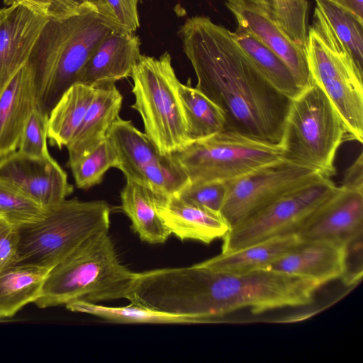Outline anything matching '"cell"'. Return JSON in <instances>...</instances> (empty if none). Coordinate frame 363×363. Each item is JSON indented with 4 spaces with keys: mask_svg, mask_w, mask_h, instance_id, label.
<instances>
[{
    "mask_svg": "<svg viewBox=\"0 0 363 363\" xmlns=\"http://www.w3.org/2000/svg\"><path fill=\"white\" fill-rule=\"evenodd\" d=\"M45 211L46 208L0 179V218L20 227L40 219Z\"/></svg>",
    "mask_w": 363,
    "mask_h": 363,
    "instance_id": "obj_30",
    "label": "cell"
},
{
    "mask_svg": "<svg viewBox=\"0 0 363 363\" xmlns=\"http://www.w3.org/2000/svg\"><path fill=\"white\" fill-rule=\"evenodd\" d=\"M113 28L92 4L60 18H49L27 62L38 108L49 113L78 78L100 42Z\"/></svg>",
    "mask_w": 363,
    "mask_h": 363,
    "instance_id": "obj_2",
    "label": "cell"
},
{
    "mask_svg": "<svg viewBox=\"0 0 363 363\" xmlns=\"http://www.w3.org/2000/svg\"><path fill=\"white\" fill-rule=\"evenodd\" d=\"M267 269L307 279L320 286L342 277L344 247L324 241L301 242Z\"/></svg>",
    "mask_w": 363,
    "mask_h": 363,
    "instance_id": "obj_18",
    "label": "cell"
},
{
    "mask_svg": "<svg viewBox=\"0 0 363 363\" xmlns=\"http://www.w3.org/2000/svg\"><path fill=\"white\" fill-rule=\"evenodd\" d=\"M228 3L240 6H255L272 14V0H228Z\"/></svg>",
    "mask_w": 363,
    "mask_h": 363,
    "instance_id": "obj_40",
    "label": "cell"
},
{
    "mask_svg": "<svg viewBox=\"0 0 363 363\" xmlns=\"http://www.w3.org/2000/svg\"><path fill=\"white\" fill-rule=\"evenodd\" d=\"M67 309L94 315L106 321L128 324H200L197 317L168 313L130 303L124 306H106L96 303L75 301L65 305Z\"/></svg>",
    "mask_w": 363,
    "mask_h": 363,
    "instance_id": "obj_25",
    "label": "cell"
},
{
    "mask_svg": "<svg viewBox=\"0 0 363 363\" xmlns=\"http://www.w3.org/2000/svg\"><path fill=\"white\" fill-rule=\"evenodd\" d=\"M323 174L310 166L281 157L226 182L220 213L230 227L284 194Z\"/></svg>",
    "mask_w": 363,
    "mask_h": 363,
    "instance_id": "obj_10",
    "label": "cell"
},
{
    "mask_svg": "<svg viewBox=\"0 0 363 363\" xmlns=\"http://www.w3.org/2000/svg\"><path fill=\"white\" fill-rule=\"evenodd\" d=\"M7 6L22 4L48 18H60L73 15L91 0H4Z\"/></svg>",
    "mask_w": 363,
    "mask_h": 363,
    "instance_id": "obj_35",
    "label": "cell"
},
{
    "mask_svg": "<svg viewBox=\"0 0 363 363\" xmlns=\"http://www.w3.org/2000/svg\"><path fill=\"white\" fill-rule=\"evenodd\" d=\"M135 102L145 134L162 155H171L191 142L179 95L180 82L165 52L159 58L141 55L130 76Z\"/></svg>",
    "mask_w": 363,
    "mask_h": 363,
    "instance_id": "obj_5",
    "label": "cell"
},
{
    "mask_svg": "<svg viewBox=\"0 0 363 363\" xmlns=\"http://www.w3.org/2000/svg\"><path fill=\"white\" fill-rule=\"evenodd\" d=\"M179 33L196 87L221 109L226 130L280 145L291 99L260 73L232 32L194 16Z\"/></svg>",
    "mask_w": 363,
    "mask_h": 363,
    "instance_id": "obj_1",
    "label": "cell"
},
{
    "mask_svg": "<svg viewBox=\"0 0 363 363\" xmlns=\"http://www.w3.org/2000/svg\"><path fill=\"white\" fill-rule=\"evenodd\" d=\"M139 0H91L99 14L113 30L134 33L140 26Z\"/></svg>",
    "mask_w": 363,
    "mask_h": 363,
    "instance_id": "obj_32",
    "label": "cell"
},
{
    "mask_svg": "<svg viewBox=\"0 0 363 363\" xmlns=\"http://www.w3.org/2000/svg\"><path fill=\"white\" fill-rule=\"evenodd\" d=\"M116 150L119 169L126 179L146 185L169 155L160 154L147 135L130 121L118 117L108 133Z\"/></svg>",
    "mask_w": 363,
    "mask_h": 363,
    "instance_id": "obj_19",
    "label": "cell"
},
{
    "mask_svg": "<svg viewBox=\"0 0 363 363\" xmlns=\"http://www.w3.org/2000/svg\"><path fill=\"white\" fill-rule=\"evenodd\" d=\"M0 179L44 208L62 201L74 191L67 173L50 155L34 157L15 151L1 159Z\"/></svg>",
    "mask_w": 363,
    "mask_h": 363,
    "instance_id": "obj_11",
    "label": "cell"
},
{
    "mask_svg": "<svg viewBox=\"0 0 363 363\" xmlns=\"http://www.w3.org/2000/svg\"><path fill=\"white\" fill-rule=\"evenodd\" d=\"M306 51L313 83L320 87L342 118L348 139L363 142V74L328 22L315 8Z\"/></svg>",
    "mask_w": 363,
    "mask_h": 363,
    "instance_id": "obj_6",
    "label": "cell"
},
{
    "mask_svg": "<svg viewBox=\"0 0 363 363\" xmlns=\"http://www.w3.org/2000/svg\"><path fill=\"white\" fill-rule=\"evenodd\" d=\"M123 96L115 84L96 87L95 94L74 136L67 146L73 161L95 148L104 140L119 117Z\"/></svg>",
    "mask_w": 363,
    "mask_h": 363,
    "instance_id": "obj_20",
    "label": "cell"
},
{
    "mask_svg": "<svg viewBox=\"0 0 363 363\" xmlns=\"http://www.w3.org/2000/svg\"><path fill=\"white\" fill-rule=\"evenodd\" d=\"M134 33L113 30L97 45L77 83L97 87L130 77L141 54Z\"/></svg>",
    "mask_w": 363,
    "mask_h": 363,
    "instance_id": "obj_15",
    "label": "cell"
},
{
    "mask_svg": "<svg viewBox=\"0 0 363 363\" xmlns=\"http://www.w3.org/2000/svg\"><path fill=\"white\" fill-rule=\"evenodd\" d=\"M226 182L189 183L177 194L212 211L220 213L226 195Z\"/></svg>",
    "mask_w": 363,
    "mask_h": 363,
    "instance_id": "obj_34",
    "label": "cell"
},
{
    "mask_svg": "<svg viewBox=\"0 0 363 363\" xmlns=\"http://www.w3.org/2000/svg\"><path fill=\"white\" fill-rule=\"evenodd\" d=\"M337 4L363 21V0H333Z\"/></svg>",
    "mask_w": 363,
    "mask_h": 363,
    "instance_id": "obj_39",
    "label": "cell"
},
{
    "mask_svg": "<svg viewBox=\"0 0 363 363\" xmlns=\"http://www.w3.org/2000/svg\"><path fill=\"white\" fill-rule=\"evenodd\" d=\"M48 20L22 4L0 9V90L27 63Z\"/></svg>",
    "mask_w": 363,
    "mask_h": 363,
    "instance_id": "obj_13",
    "label": "cell"
},
{
    "mask_svg": "<svg viewBox=\"0 0 363 363\" xmlns=\"http://www.w3.org/2000/svg\"><path fill=\"white\" fill-rule=\"evenodd\" d=\"M346 139L342 118L315 84L291 99L280 143L283 157L331 178L336 174L337 150Z\"/></svg>",
    "mask_w": 363,
    "mask_h": 363,
    "instance_id": "obj_7",
    "label": "cell"
},
{
    "mask_svg": "<svg viewBox=\"0 0 363 363\" xmlns=\"http://www.w3.org/2000/svg\"><path fill=\"white\" fill-rule=\"evenodd\" d=\"M301 242L297 234L277 236L234 251L221 252L201 264L214 270L233 273L267 269Z\"/></svg>",
    "mask_w": 363,
    "mask_h": 363,
    "instance_id": "obj_21",
    "label": "cell"
},
{
    "mask_svg": "<svg viewBox=\"0 0 363 363\" xmlns=\"http://www.w3.org/2000/svg\"><path fill=\"white\" fill-rule=\"evenodd\" d=\"M110 205L76 198L46 208L39 220L18 227V261L52 268L91 236L108 230Z\"/></svg>",
    "mask_w": 363,
    "mask_h": 363,
    "instance_id": "obj_4",
    "label": "cell"
},
{
    "mask_svg": "<svg viewBox=\"0 0 363 363\" xmlns=\"http://www.w3.org/2000/svg\"><path fill=\"white\" fill-rule=\"evenodd\" d=\"M96 87L72 84L48 115V138L52 145L67 147L78 130L95 94Z\"/></svg>",
    "mask_w": 363,
    "mask_h": 363,
    "instance_id": "obj_24",
    "label": "cell"
},
{
    "mask_svg": "<svg viewBox=\"0 0 363 363\" xmlns=\"http://www.w3.org/2000/svg\"><path fill=\"white\" fill-rule=\"evenodd\" d=\"M157 211L170 233L181 240L209 244L223 238L230 228L220 213L186 200L177 194L157 195Z\"/></svg>",
    "mask_w": 363,
    "mask_h": 363,
    "instance_id": "obj_16",
    "label": "cell"
},
{
    "mask_svg": "<svg viewBox=\"0 0 363 363\" xmlns=\"http://www.w3.org/2000/svg\"><path fill=\"white\" fill-rule=\"evenodd\" d=\"M340 186L363 193L362 152L359 153V156L346 169Z\"/></svg>",
    "mask_w": 363,
    "mask_h": 363,
    "instance_id": "obj_38",
    "label": "cell"
},
{
    "mask_svg": "<svg viewBox=\"0 0 363 363\" xmlns=\"http://www.w3.org/2000/svg\"><path fill=\"white\" fill-rule=\"evenodd\" d=\"M135 275L120 261L108 230L99 232L51 269L34 303L45 308L127 299Z\"/></svg>",
    "mask_w": 363,
    "mask_h": 363,
    "instance_id": "obj_3",
    "label": "cell"
},
{
    "mask_svg": "<svg viewBox=\"0 0 363 363\" xmlns=\"http://www.w3.org/2000/svg\"><path fill=\"white\" fill-rule=\"evenodd\" d=\"M336 189L330 177L320 175L284 194L231 227L223 238L221 252L277 236L297 234Z\"/></svg>",
    "mask_w": 363,
    "mask_h": 363,
    "instance_id": "obj_9",
    "label": "cell"
},
{
    "mask_svg": "<svg viewBox=\"0 0 363 363\" xmlns=\"http://www.w3.org/2000/svg\"><path fill=\"white\" fill-rule=\"evenodd\" d=\"M48 115L38 107L30 114L22 133L18 151L26 155L43 157L49 155L48 138Z\"/></svg>",
    "mask_w": 363,
    "mask_h": 363,
    "instance_id": "obj_33",
    "label": "cell"
},
{
    "mask_svg": "<svg viewBox=\"0 0 363 363\" xmlns=\"http://www.w3.org/2000/svg\"><path fill=\"white\" fill-rule=\"evenodd\" d=\"M238 25L257 37L288 66L302 91L312 86L306 48L297 45L280 28L272 13L255 6L226 4Z\"/></svg>",
    "mask_w": 363,
    "mask_h": 363,
    "instance_id": "obj_14",
    "label": "cell"
},
{
    "mask_svg": "<svg viewBox=\"0 0 363 363\" xmlns=\"http://www.w3.org/2000/svg\"><path fill=\"white\" fill-rule=\"evenodd\" d=\"M232 35L260 73L278 91L290 99L301 92L288 66L264 43L239 25Z\"/></svg>",
    "mask_w": 363,
    "mask_h": 363,
    "instance_id": "obj_26",
    "label": "cell"
},
{
    "mask_svg": "<svg viewBox=\"0 0 363 363\" xmlns=\"http://www.w3.org/2000/svg\"><path fill=\"white\" fill-rule=\"evenodd\" d=\"M76 186L88 189L100 184L110 168H118L115 147L106 136L95 148L77 159L68 162Z\"/></svg>",
    "mask_w": 363,
    "mask_h": 363,
    "instance_id": "obj_29",
    "label": "cell"
},
{
    "mask_svg": "<svg viewBox=\"0 0 363 363\" xmlns=\"http://www.w3.org/2000/svg\"><path fill=\"white\" fill-rule=\"evenodd\" d=\"M52 268L16 262L0 272V319L13 316L40 296Z\"/></svg>",
    "mask_w": 363,
    "mask_h": 363,
    "instance_id": "obj_22",
    "label": "cell"
},
{
    "mask_svg": "<svg viewBox=\"0 0 363 363\" xmlns=\"http://www.w3.org/2000/svg\"><path fill=\"white\" fill-rule=\"evenodd\" d=\"M37 107L33 76L26 64L0 90V159L16 151L26 122Z\"/></svg>",
    "mask_w": 363,
    "mask_h": 363,
    "instance_id": "obj_17",
    "label": "cell"
},
{
    "mask_svg": "<svg viewBox=\"0 0 363 363\" xmlns=\"http://www.w3.org/2000/svg\"><path fill=\"white\" fill-rule=\"evenodd\" d=\"M190 183L228 182L283 157L281 145L225 130L171 154Z\"/></svg>",
    "mask_w": 363,
    "mask_h": 363,
    "instance_id": "obj_8",
    "label": "cell"
},
{
    "mask_svg": "<svg viewBox=\"0 0 363 363\" xmlns=\"http://www.w3.org/2000/svg\"><path fill=\"white\" fill-rule=\"evenodd\" d=\"M362 232L363 193L340 186L297 235L302 242L324 241L344 246Z\"/></svg>",
    "mask_w": 363,
    "mask_h": 363,
    "instance_id": "obj_12",
    "label": "cell"
},
{
    "mask_svg": "<svg viewBox=\"0 0 363 363\" xmlns=\"http://www.w3.org/2000/svg\"><path fill=\"white\" fill-rule=\"evenodd\" d=\"M157 195L131 179H126L121 192V207L131 228L142 241L150 244L164 243L171 235L157 213Z\"/></svg>",
    "mask_w": 363,
    "mask_h": 363,
    "instance_id": "obj_23",
    "label": "cell"
},
{
    "mask_svg": "<svg viewBox=\"0 0 363 363\" xmlns=\"http://www.w3.org/2000/svg\"><path fill=\"white\" fill-rule=\"evenodd\" d=\"M18 227L0 218V272L18 261Z\"/></svg>",
    "mask_w": 363,
    "mask_h": 363,
    "instance_id": "obj_37",
    "label": "cell"
},
{
    "mask_svg": "<svg viewBox=\"0 0 363 363\" xmlns=\"http://www.w3.org/2000/svg\"><path fill=\"white\" fill-rule=\"evenodd\" d=\"M345 272L341 278L347 285H352L362 277V233L344 245Z\"/></svg>",
    "mask_w": 363,
    "mask_h": 363,
    "instance_id": "obj_36",
    "label": "cell"
},
{
    "mask_svg": "<svg viewBox=\"0 0 363 363\" xmlns=\"http://www.w3.org/2000/svg\"><path fill=\"white\" fill-rule=\"evenodd\" d=\"M307 0H272V17L289 38L306 48Z\"/></svg>",
    "mask_w": 363,
    "mask_h": 363,
    "instance_id": "obj_31",
    "label": "cell"
},
{
    "mask_svg": "<svg viewBox=\"0 0 363 363\" xmlns=\"http://www.w3.org/2000/svg\"><path fill=\"white\" fill-rule=\"evenodd\" d=\"M179 95L191 141L226 130V121L221 109L196 87L180 82Z\"/></svg>",
    "mask_w": 363,
    "mask_h": 363,
    "instance_id": "obj_27",
    "label": "cell"
},
{
    "mask_svg": "<svg viewBox=\"0 0 363 363\" xmlns=\"http://www.w3.org/2000/svg\"><path fill=\"white\" fill-rule=\"evenodd\" d=\"M358 70L363 74V21L333 0H315Z\"/></svg>",
    "mask_w": 363,
    "mask_h": 363,
    "instance_id": "obj_28",
    "label": "cell"
}]
</instances>
